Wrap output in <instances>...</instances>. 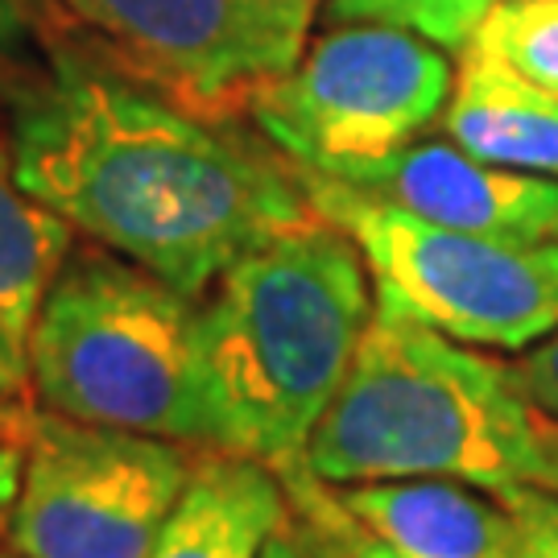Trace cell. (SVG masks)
<instances>
[{"label":"cell","instance_id":"6da1fadb","mask_svg":"<svg viewBox=\"0 0 558 558\" xmlns=\"http://www.w3.org/2000/svg\"><path fill=\"white\" fill-rule=\"evenodd\" d=\"M4 137L46 211L191 299L248 248L319 216L299 166L257 129L166 100L71 38Z\"/></svg>","mask_w":558,"mask_h":558},{"label":"cell","instance_id":"7a4b0ae2","mask_svg":"<svg viewBox=\"0 0 558 558\" xmlns=\"http://www.w3.org/2000/svg\"><path fill=\"white\" fill-rule=\"evenodd\" d=\"M373 311L377 290L356 240L323 216L232 260L199 299L216 451L302 463Z\"/></svg>","mask_w":558,"mask_h":558},{"label":"cell","instance_id":"3957f363","mask_svg":"<svg viewBox=\"0 0 558 558\" xmlns=\"http://www.w3.org/2000/svg\"><path fill=\"white\" fill-rule=\"evenodd\" d=\"M538 422L505 360L377 302L302 468L331 488L463 480L509 493L538 484Z\"/></svg>","mask_w":558,"mask_h":558},{"label":"cell","instance_id":"277c9868","mask_svg":"<svg viewBox=\"0 0 558 558\" xmlns=\"http://www.w3.org/2000/svg\"><path fill=\"white\" fill-rule=\"evenodd\" d=\"M25 360L50 414L216 451L199 299L137 260L75 240L29 323Z\"/></svg>","mask_w":558,"mask_h":558},{"label":"cell","instance_id":"5b68a950","mask_svg":"<svg viewBox=\"0 0 558 558\" xmlns=\"http://www.w3.org/2000/svg\"><path fill=\"white\" fill-rule=\"evenodd\" d=\"M299 174L323 220L356 240L380 306L493 352H525L558 327V240L456 232L323 174Z\"/></svg>","mask_w":558,"mask_h":558},{"label":"cell","instance_id":"8992f818","mask_svg":"<svg viewBox=\"0 0 558 558\" xmlns=\"http://www.w3.org/2000/svg\"><path fill=\"white\" fill-rule=\"evenodd\" d=\"M451 80L435 41L380 21H331L248 104V124L302 170L343 174L418 141L442 117Z\"/></svg>","mask_w":558,"mask_h":558},{"label":"cell","instance_id":"52a82bcc","mask_svg":"<svg viewBox=\"0 0 558 558\" xmlns=\"http://www.w3.org/2000/svg\"><path fill=\"white\" fill-rule=\"evenodd\" d=\"M66 38L199 117L240 120L302 59L319 0H54Z\"/></svg>","mask_w":558,"mask_h":558},{"label":"cell","instance_id":"ba28073f","mask_svg":"<svg viewBox=\"0 0 558 558\" xmlns=\"http://www.w3.org/2000/svg\"><path fill=\"white\" fill-rule=\"evenodd\" d=\"M207 447L34 410L4 546L21 558H145Z\"/></svg>","mask_w":558,"mask_h":558},{"label":"cell","instance_id":"9c48e42d","mask_svg":"<svg viewBox=\"0 0 558 558\" xmlns=\"http://www.w3.org/2000/svg\"><path fill=\"white\" fill-rule=\"evenodd\" d=\"M302 170V166H299ZM368 199L456 232L497 240H558V179L521 174L463 154L456 141H410L380 161L323 174Z\"/></svg>","mask_w":558,"mask_h":558},{"label":"cell","instance_id":"30bf717a","mask_svg":"<svg viewBox=\"0 0 558 558\" xmlns=\"http://www.w3.org/2000/svg\"><path fill=\"white\" fill-rule=\"evenodd\" d=\"M302 484L339 534L393 558H521L509 505L463 480H377L319 484L299 463Z\"/></svg>","mask_w":558,"mask_h":558},{"label":"cell","instance_id":"8fae6325","mask_svg":"<svg viewBox=\"0 0 558 558\" xmlns=\"http://www.w3.org/2000/svg\"><path fill=\"white\" fill-rule=\"evenodd\" d=\"M286 518L290 488L274 463L207 447L145 558H260Z\"/></svg>","mask_w":558,"mask_h":558},{"label":"cell","instance_id":"7c38bea8","mask_svg":"<svg viewBox=\"0 0 558 558\" xmlns=\"http://www.w3.org/2000/svg\"><path fill=\"white\" fill-rule=\"evenodd\" d=\"M439 120L447 141L472 158L558 179V96L484 59L480 50H459Z\"/></svg>","mask_w":558,"mask_h":558},{"label":"cell","instance_id":"4fadbf2b","mask_svg":"<svg viewBox=\"0 0 558 558\" xmlns=\"http://www.w3.org/2000/svg\"><path fill=\"white\" fill-rule=\"evenodd\" d=\"M75 240L80 236L17 182L13 149L0 133V323L21 343L29 336L46 286Z\"/></svg>","mask_w":558,"mask_h":558},{"label":"cell","instance_id":"5bb4252c","mask_svg":"<svg viewBox=\"0 0 558 558\" xmlns=\"http://www.w3.org/2000/svg\"><path fill=\"white\" fill-rule=\"evenodd\" d=\"M62 41L54 0H0V129L50 83Z\"/></svg>","mask_w":558,"mask_h":558},{"label":"cell","instance_id":"9a60e30c","mask_svg":"<svg viewBox=\"0 0 558 558\" xmlns=\"http://www.w3.org/2000/svg\"><path fill=\"white\" fill-rule=\"evenodd\" d=\"M463 50H480L558 96V0H497Z\"/></svg>","mask_w":558,"mask_h":558},{"label":"cell","instance_id":"2e32d148","mask_svg":"<svg viewBox=\"0 0 558 558\" xmlns=\"http://www.w3.org/2000/svg\"><path fill=\"white\" fill-rule=\"evenodd\" d=\"M493 4L497 0H327V17L380 21L410 29L442 50H463Z\"/></svg>","mask_w":558,"mask_h":558},{"label":"cell","instance_id":"e0dca14e","mask_svg":"<svg viewBox=\"0 0 558 558\" xmlns=\"http://www.w3.org/2000/svg\"><path fill=\"white\" fill-rule=\"evenodd\" d=\"M286 488H290V518L265 542L260 558H352L343 538L336 534V525L319 513V505L294 484H286Z\"/></svg>","mask_w":558,"mask_h":558},{"label":"cell","instance_id":"ac0fdd59","mask_svg":"<svg viewBox=\"0 0 558 558\" xmlns=\"http://www.w3.org/2000/svg\"><path fill=\"white\" fill-rule=\"evenodd\" d=\"M518 530V555L521 558H558V497L534 484H521L509 493H497Z\"/></svg>","mask_w":558,"mask_h":558},{"label":"cell","instance_id":"d6986e66","mask_svg":"<svg viewBox=\"0 0 558 558\" xmlns=\"http://www.w3.org/2000/svg\"><path fill=\"white\" fill-rule=\"evenodd\" d=\"M509 373L518 380L521 398L530 401L542 418L558 422V327L534 348L518 352V360H509Z\"/></svg>","mask_w":558,"mask_h":558},{"label":"cell","instance_id":"ffe728a7","mask_svg":"<svg viewBox=\"0 0 558 558\" xmlns=\"http://www.w3.org/2000/svg\"><path fill=\"white\" fill-rule=\"evenodd\" d=\"M34 410H38V401H34V385H29L25 343L0 323V414L25 422Z\"/></svg>","mask_w":558,"mask_h":558},{"label":"cell","instance_id":"44dd1931","mask_svg":"<svg viewBox=\"0 0 558 558\" xmlns=\"http://www.w3.org/2000/svg\"><path fill=\"white\" fill-rule=\"evenodd\" d=\"M21 484V442H0V546L9 538V518Z\"/></svg>","mask_w":558,"mask_h":558},{"label":"cell","instance_id":"7402d4cb","mask_svg":"<svg viewBox=\"0 0 558 558\" xmlns=\"http://www.w3.org/2000/svg\"><path fill=\"white\" fill-rule=\"evenodd\" d=\"M538 484L534 488H546L558 497V422L542 418L538 422Z\"/></svg>","mask_w":558,"mask_h":558},{"label":"cell","instance_id":"603a6c76","mask_svg":"<svg viewBox=\"0 0 558 558\" xmlns=\"http://www.w3.org/2000/svg\"><path fill=\"white\" fill-rule=\"evenodd\" d=\"M286 480H290V484H294V488H302V493H306V497H311V488H306V484H302V476H299V472H290V476H286ZM311 500H315V497H311ZM319 513H323V509H319ZM323 518H327V513H323ZM336 534H339V530H336ZM339 538H343V546H348V555H352V558H393V555H385V550H377V546H368V542L352 538V534H339Z\"/></svg>","mask_w":558,"mask_h":558},{"label":"cell","instance_id":"cb8c5ba5","mask_svg":"<svg viewBox=\"0 0 558 558\" xmlns=\"http://www.w3.org/2000/svg\"><path fill=\"white\" fill-rule=\"evenodd\" d=\"M21 418H9V414H0V442H21Z\"/></svg>","mask_w":558,"mask_h":558},{"label":"cell","instance_id":"d4e9b609","mask_svg":"<svg viewBox=\"0 0 558 558\" xmlns=\"http://www.w3.org/2000/svg\"><path fill=\"white\" fill-rule=\"evenodd\" d=\"M0 558H21V555H13V550H9V546H4V550H0Z\"/></svg>","mask_w":558,"mask_h":558}]
</instances>
